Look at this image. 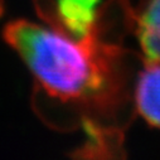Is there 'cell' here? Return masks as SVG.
Listing matches in <instances>:
<instances>
[{"instance_id": "obj_3", "label": "cell", "mask_w": 160, "mask_h": 160, "mask_svg": "<svg viewBox=\"0 0 160 160\" xmlns=\"http://www.w3.org/2000/svg\"><path fill=\"white\" fill-rule=\"evenodd\" d=\"M134 86V106L151 126L160 129V62L144 61Z\"/></svg>"}, {"instance_id": "obj_4", "label": "cell", "mask_w": 160, "mask_h": 160, "mask_svg": "<svg viewBox=\"0 0 160 160\" xmlns=\"http://www.w3.org/2000/svg\"><path fill=\"white\" fill-rule=\"evenodd\" d=\"M132 32L141 49V59L160 62V0H148L140 9H134Z\"/></svg>"}, {"instance_id": "obj_2", "label": "cell", "mask_w": 160, "mask_h": 160, "mask_svg": "<svg viewBox=\"0 0 160 160\" xmlns=\"http://www.w3.org/2000/svg\"><path fill=\"white\" fill-rule=\"evenodd\" d=\"M101 0H38V9L47 23H54L73 35H81L95 24Z\"/></svg>"}, {"instance_id": "obj_5", "label": "cell", "mask_w": 160, "mask_h": 160, "mask_svg": "<svg viewBox=\"0 0 160 160\" xmlns=\"http://www.w3.org/2000/svg\"><path fill=\"white\" fill-rule=\"evenodd\" d=\"M2 14H3V5L0 3V17H2Z\"/></svg>"}, {"instance_id": "obj_1", "label": "cell", "mask_w": 160, "mask_h": 160, "mask_svg": "<svg viewBox=\"0 0 160 160\" xmlns=\"http://www.w3.org/2000/svg\"><path fill=\"white\" fill-rule=\"evenodd\" d=\"M129 0H108L100 8L90 30L73 35L57 24L41 25L27 19L8 23L5 42L28 66L41 88L54 100L71 105L78 115L85 142L78 156L121 158L131 103L130 58L117 19Z\"/></svg>"}]
</instances>
